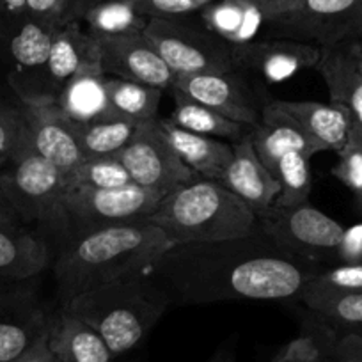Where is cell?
<instances>
[{
    "mask_svg": "<svg viewBox=\"0 0 362 362\" xmlns=\"http://www.w3.org/2000/svg\"><path fill=\"white\" fill-rule=\"evenodd\" d=\"M318 270L257 229L242 238L173 245L149 272L173 305H204L298 298Z\"/></svg>",
    "mask_w": 362,
    "mask_h": 362,
    "instance_id": "obj_1",
    "label": "cell"
},
{
    "mask_svg": "<svg viewBox=\"0 0 362 362\" xmlns=\"http://www.w3.org/2000/svg\"><path fill=\"white\" fill-rule=\"evenodd\" d=\"M173 245L162 229L149 222L96 229L71 240L54 261L61 302L135 272L151 270Z\"/></svg>",
    "mask_w": 362,
    "mask_h": 362,
    "instance_id": "obj_2",
    "label": "cell"
},
{
    "mask_svg": "<svg viewBox=\"0 0 362 362\" xmlns=\"http://www.w3.org/2000/svg\"><path fill=\"white\" fill-rule=\"evenodd\" d=\"M170 305L165 288L146 270L93 288L62 308L89 323L119 357L151 332Z\"/></svg>",
    "mask_w": 362,
    "mask_h": 362,
    "instance_id": "obj_3",
    "label": "cell"
},
{
    "mask_svg": "<svg viewBox=\"0 0 362 362\" xmlns=\"http://www.w3.org/2000/svg\"><path fill=\"white\" fill-rule=\"evenodd\" d=\"M148 222L162 229L174 245L242 238L259 229L245 201L203 176L170 190Z\"/></svg>",
    "mask_w": 362,
    "mask_h": 362,
    "instance_id": "obj_4",
    "label": "cell"
},
{
    "mask_svg": "<svg viewBox=\"0 0 362 362\" xmlns=\"http://www.w3.org/2000/svg\"><path fill=\"white\" fill-rule=\"evenodd\" d=\"M0 189L23 224H37L54 235L62 250L71 242L64 208L66 180L34 149L33 141L0 170Z\"/></svg>",
    "mask_w": 362,
    "mask_h": 362,
    "instance_id": "obj_5",
    "label": "cell"
},
{
    "mask_svg": "<svg viewBox=\"0 0 362 362\" xmlns=\"http://www.w3.org/2000/svg\"><path fill=\"white\" fill-rule=\"evenodd\" d=\"M142 36L176 75L236 71L233 45L187 16L151 18Z\"/></svg>",
    "mask_w": 362,
    "mask_h": 362,
    "instance_id": "obj_6",
    "label": "cell"
},
{
    "mask_svg": "<svg viewBox=\"0 0 362 362\" xmlns=\"http://www.w3.org/2000/svg\"><path fill=\"white\" fill-rule=\"evenodd\" d=\"M257 217V228L281 249L313 264L336 257L344 228L309 203L297 206L272 204Z\"/></svg>",
    "mask_w": 362,
    "mask_h": 362,
    "instance_id": "obj_7",
    "label": "cell"
},
{
    "mask_svg": "<svg viewBox=\"0 0 362 362\" xmlns=\"http://www.w3.org/2000/svg\"><path fill=\"white\" fill-rule=\"evenodd\" d=\"M165 194L135 183L119 189H66L64 208L71 240L112 226L148 222Z\"/></svg>",
    "mask_w": 362,
    "mask_h": 362,
    "instance_id": "obj_8",
    "label": "cell"
},
{
    "mask_svg": "<svg viewBox=\"0 0 362 362\" xmlns=\"http://www.w3.org/2000/svg\"><path fill=\"white\" fill-rule=\"evenodd\" d=\"M267 25L276 37L322 48L355 43L362 37V0H302L295 11Z\"/></svg>",
    "mask_w": 362,
    "mask_h": 362,
    "instance_id": "obj_9",
    "label": "cell"
},
{
    "mask_svg": "<svg viewBox=\"0 0 362 362\" xmlns=\"http://www.w3.org/2000/svg\"><path fill=\"white\" fill-rule=\"evenodd\" d=\"M116 156L135 185L165 196L197 176L173 148L158 117L142 121L132 141Z\"/></svg>",
    "mask_w": 362,
    "mask_h": 362,
    "instance_id": "obj_10",
    "label": "cell"
},
{
    "mask_svg": "<svg viewBox=\"0 0 362 362\" xmlns=\"http://www.w3.org/2000/svg\"><path fill=\"white\" fill-rule=\"evenodd\" d=\"M61 27L27 16L6 34L9 59L8 83L20 102H43L45 68L54 37Z\"/></svg>",
    "mask_w": 362,
    "mask_h": 362,
    "instance_id": "obj_11",
    "label": "cell"
},
{
    "mask_svg": "<svg viewBox=\"0 0 362 362\" xmlns=\"http://www.w3.org/2000/svg\"><path fill=\"white\" fill-rule=\"evenodd\" d=\"M34 279L0 288V362H13L48 330L47 308Z\"/></svg>",
    "mask_w": 362,
    "mask_h": 362,
    "instance_id": "obj_12",
    "label": "cell"
},
{
    "mask_svg": "<svg viewBox=\"0 0 362 362\" xmlns=\"http://www.w3.org/2000/svg\"><path fill=\"white\" fill-rule=\"evenodd\" d=\"M173 87L236 123L250 128L261 123L263 110L238 69L229 73L176 75Z\"/></svg>",
    "mask_w": 362,
    "mask_h": 362,
    "instance_id": "obj_13",
    "label": "cell"
},
{
    "mask_svg": "<svg viewBox=\"0 0 362 362\" xmlns=\"http://www.w3.org/2000/svg\"><path fill=\"white\" fill-rule=\"evenodd\" d=\"M96 41L105 75L158 87L167 93L173 89L176 73L163 62L142 33L96 37Z\"/></svg>",
    "mask_w": 362,
    "mask_h": 362,
    "instance_id": "obj_14",
    "label": "cell"
},
{
    "mask_svg": "<svg viewBox=\"0 0 362 362\" xmlns=\"http://www.w3.org/2000/svg\"><path fill=\"white\" fill-rule=\"evenodd\" d=\"M238 71L252 73L267 83H279L300 73L316 68L322 57V47L288 37L252 40L233 47Z\"/></svg>",
    "mask_w": 362,
    "mask_h": 362,
    "instance_id": "obj_15",
    "label": "cell"
},
{
    "mask_svg": "<svg viewBox=\"0 0 362 362\" xmlns=\"http://www.w3.org/2000/svg\"><path fill=\"white\" fill-rule=\"evenodd\" d=\"M22 112L34 149L66 177L83 162L75 124L55 102H22Z\"/></svg>",
    "mask_w": 362,
    "mask_h": 362,
    "instance_id": "obj_16",
    "label": "cell"
},
{
    "mask_svg": "<svg viewBox=\"0 0 362 362\" xmlns=\"http://www.w3.org/2000/svg\"><path fill=\"white\" fill-rule=\"evenodd\" d=\"M87 69H102L98 41L80 22H68L57 30L43 76V102H57L62 87Z\"/></svg>",
    "mask_w": 362,
    "mask_h": 362,
    "instance_id": "obj_17",
    "label": "cell"
},
{
    "mask_svg": "<svg viewBox=\"0 0 362 362\" xmlns=\"http://www.w3.org/2000/svg\"><path fill=\"white\" fill-rule=\"evenodd\" d=\"M217 181L245 201L256 215L279 197V183L257 156L250 134L233 142V158Z\"/></svg>",
    "mask_w": 362,
    "mask_h": 362,
    "instance_id": "obj_18",
    "label": "cell"
},
{
    "mask_svg": "<svg viewBox=\"0 0 362 362\" xmlns=\"http://www.w3.org/2000/svg\"><path fill=\"white\" fill-rule=\"evenodd\" d=\"M52 261L43 233L23 224H0V288L36 279Z\"/></svg>",
    "mask_w": 362,
    "mask_h": 362,
    "instance_id": "obj_19",
    "label": "cell"
},
{
    "mask_svg": "<svg viewBox=\"0 0 362 362\" xmlns=\"http://www.w3.org/2000/svg\"><path fill=\"white\" fill-rule=\"evenodd\" d=\"M297 123L316 151H339L354 124L350 110L339 103L274 102Z\"/></svg>",
    "mask_w": 362,
    "mask_h": 362,
    "instance_id": "obj_20",
    "label": "cell"
},
{
    "mask_svg": "<svg viewBox=\"0 0 362 362\" xmlns=\"http://www.w3.org/2000/svg\"><path fill=\"white\" fill-rule=\"evenodd\" d=\"M48 339L57 362H114L116 358L89 323L64 308L52 315Z\"/></svg>",
    "mask_w": 362,
    "mask_h": 362,
    "instance_id": "obj_21",
    "label": "cell"
},
{
    "mask_svg": "<svg viewBox=\"0 0 362 362\" xmlns=\"http://www.w3.org/2000/svg\"><path fill=\"white\" fill-rule=\"evenodd\" d=\"M250 141L259 160L270 173H274L281 156L288 151H304L311 158L318 155L316 148L297 127V123L274 102L263 109L261 123L250 130Z\"/></svg>",
    "mask_w": 362,
    "mask_h": 362,
    "instance_id": "obj_22",
    "label": "cell"
},
{
    "mask_svg": "<svg viewBox=\"0 0 362 362\" xmlns=\"http://www.w3.org/2000/svg\"><path fill=\"white\" fill-rule=\"evenodd\" d=\"M316 69L329 89L330 102L346 107L362 124V75L355 66L354 43L322 48Z\"/></svg>",
    "mask_w": 362,
    "mask_h": 362,
    "instance_id": "obj_23",
    "label": "cell"
},
{
    "mask_svg": "<svg viewBox=\"0 0 362 362\" xmlns=\"http://www.w3.org/2000/svg\"><path fill=\"white\" fill-rule=\"evenodd\" d=\"M163 132L181 160L197 174L217 181L233 158V144L208 135L194 134L174 124L169 117L160 119Z\"/></svg>",
    "mask_w": 362,
    "mask_h": 362,
    "instance_id": "obj_24",
    "label": "cell"
},
{
    "mask_svg": "<svg viewBox=\"0 0 362 362\" xmlns=\"http://www.w3.org/2000/svg\"><path fill=\"white\" fill-rule=\"evenodd\" d=\"M201 20L233 47L256 40L261 25L267 23L252 0H214L201 9Z\"/></svg>",
    "mask_w": 362,
    "mask_h": 362,
    "instance_id": "obj_25",
    "label": "cell"
},
{
    "mask_svg": "<svg viewBox=\"0 0 362 362\" xmlns=\"http://www.w3.org/2000/svg\"><path fill=\"white\" fill-rule=\"evenodd\" d=\"M103 69H87L73 76L57 98V105L73 123H87L110 112Z\"/></svg>",
    "mask_w": 362,
    "mask_h": 362,
    "instance_id": "obj_26",
    "label": "cell"
},
{
    "mask_svg": "<svg viewBox=\"0 0 362 362\" xmlns=\"http://www.w3.org/2000/svg\"><path fill=\"white\" fill-rule=\"evenodd\" d=\"M170 96L174 100V110L169 119L177 127L194 132L199 135H208L214 139H228L231 142H238L245 135L250 134L252 128L242 123L229 119L222 114L215 112L210 107L203 105L189 95L181 93L180 89H170Z\"/></svg>",
    "mask_w": 362,
    "mask_h": 362,
    "instance_id": "obj_27",
    "label": "cell"
},
{
    "mask_svg": "<svg viewBox=\"0 0 362 362\" xmlns=\"http://www.w3.org/2000/svg\"><path fill=\"white\" fill-rule=\"evenodd\" d=\"M73 124L83 158H98L117 155L132 141L141 123L109 112L87 123Z\"/></svg>",
    "mask_w": 362,
    "mask_h": 362,
    "instance_id": "obj_28",
    "label": "cell"
},
{
    "mask_svg": "<svg viewBox=\"0 0 362 362\" xmlns=\"http://www.w3.org/2000/svg\"><path fill=\"white\" fill-rule=\"evenodd\" d=\"M298 298L325 323L362 336V291H332L309 281Z\"/></svg>",
    "mask_w": 362,
    "mask_h": 362,
    "instance_id": "obj_29",
    "label": "cell"
},
{
    "mask_svg": "<svg viewBox=\"0 0 362 362\" xmlns=\"http://www.w3.org/2000/svg\"><path fill=\"white\" fill-rule=\"evenodd\" d=\"M105 83L110 112L139 123L156 119L160 100L165 90L110 75H107Z\"/></svg>",
    "mask_w": 362,
    "mask_h": 362,
    "instance_id": "obj_30",
    "label": "cell"
},
{
    "mask_svg": "<svg viewBox=\"0 0 362 362\" xmlns=\"http://www.w3.org/2000/svg\"><path fill=\"white\" fill-rule=\"evenodd\" d=\"M82 22L93 36L105 37L142 33L149 20L135 9L132 0H98L87 9Z\"/></svg>",
    "mask_w": 362,
    "mask_h": 362,
    "instance_id": "obj_31",
    "label": "cell"
},
{
    "mask_svg": "<svg viewBox=\"0 0 362 362\" xmlns=\"http://www.w3.org/2000/svg\"><path fill=\"white\" fill-rule=\"evenodd\" d=\"M274 177L279 183L277 206H297L308 203L313 189L311 156L304 151H288L281 156L274 169Z\"/></svg>",
    "mask_w": 362,
    "mask_h": 362,
    "instance_id": "obj_32",
    "label": "cell"
},
{
    "mask_svg": "<svg viewBox=\"0 0 362 362\" xmlns=\"http://www.w3.org/2000/svg\"><path fill=\"white\" fill-rule=\"evenodd\" d=\"M134 183L116 155L86 158L68 177L66 189H119Z\"/></svg>",
    "mask_w": 362,
    "mask_h": 362,
    "instance_id": "obj_33",
    "label": "cell"
},
{
    "mask_svg": "<svg viewBox=\"0 0 362 362\" xmlns=\"http://www.w3.org/2000/svg\"><path fill=\"white\" fill-rule=\"evenodd\" d=\"M30 142L29 128L22 112V102L0 98V169H4Z\"/></svg>",
    "mask_w": 362,
    "mask_h": 362,
    "instance_id": "obj_34",
    "label": "cell"
},
{
    "mask_svg": "<svg viewBox=\"0 0 362 362\" xmlns=\"http://www.w3.org/2000/svg\"><path fill=\"white\" fill-rule=\"evenodd\" d=\"M339 162L332 169L337 180L354 190L355 196L362 194V124L354 121L346 142L337 151Z\"/></svg>",
    "mask_w": 362,
    "mask_h": 362,
    "instance_id": "obj_35",
    "label": "cell"
},
{
    "mask_svg": "<svg viewBox=\"0 0 362 362\" xmlns=\"http://www.w3.org/2000/svg\"><path fill=\"white\" fill-rule=\"evenodd\" d=\"M337 334L332 329L323 325L322 329L300 336L291 341L281 354L274 358V362H320L322 351Z\"/></svg>",
    "mask_w": 362,
    "mask_h": 362,
    "instance_id": "obj_36",
    "label": "cell"
},
{
    "mask_svg": "<svg viewBox=\"0 0 362 362\" xmlns=\"http://www.w3.org/2000/svg\"><path fill=\"white\" fill-rule=\"evenodd\" d=\"M311 283L332 291H362V261L341 263L330 270H318Z\"/></svg>",
    "mask_w": 362,
    "mask_h": 362,
    "instance_id": "obj_37",
    "label": "cell"
},
{
    "mask_svg": "<svg viewBox=\"0 0 362 362\" xmlns=\"http://www.w3.org/2000/svg\"><path fill=\"white\" fill-rule=\"evenodd\" d=\"M214 0H132L144 18H174L189 16L194 11H201Z\"/></svg>",
    "mask_w": 362,
    "mask_h": 362,
    "instance_id": "obj_38",
    "label": "cell"
},
{
    "mask_svg": "<svg viewBox=\"0 0 362 362\" xmlns=\"http://www.w3.org/2000/svg\"><path fill=\"white\" fill-rule=\"evenodd\" d=\"M320 362H362V336L355 332L336 336L322 351Z\"/></svg>",
    "mask_w": 362,
    "mask_h": 362,
    "instance_id": "obj_39",
    "label": "cell"
},
{
    "mask_svg": "<svg viewBox=\"0 0 362 362\" xmlns=\"http://www.w3.org/2000/svg\"><path fill=\"white\" fill-rule=\"evenodd\" d=\"M66 0H27V15L50 25H64Z\"/></svg>",
    "mask_w": 362,
    "mask_h": 362,
    "instance_id": "obj_40",
    "label": "cell"
},
{
    "mask_svg": "<svg viewBox=\"0 0 362 362\" xmlns=\"http://www.w3.org/2000/svg\"><path fill=\"white\" fill-rule=\"evenodd\" d=\"M337 259L341 263H357L362 261V222L344 229L343 240L337 249Z\"/></svg>",
    "mask_w": 362,
    "mask_h": 362,
    "instance_id": "obj_41",
    "label": "cell"
},
{
    "mask_svg": "<svg viewBox=\"0 0 362 362\" xmlns=\"http://www.w3.org/2000/svg\"><path fill=\"white\" fill-rule=\"evenodd\" d=\"M27 16V0H0V33L4 36Z\"/></svg>",
    "mask_w": 362,
    "mask_h": 362,
    "instance_id": "obj_42",
    "label": "cell"
},
{
    "mask_svg": "<svg viewBox=\"0 0 362 362\" xmlns=\"http://www.w3.org/2000/svg\"><path fill=\"white\" fill-rule=\"evenodd\" d=\"M13 362H57V357L50 346V339H48V330Z\"/></svg>",
    "mask_w": 362,
    "mask_h": 362,
    "instance_id": "obj_43",
    "label": "cell"
},
{
    "mask_svg": "<svg viewBox=\"0 0 362 362\" xmlns=\"http://www.w3.org/2000/svg\"><path fill=\"white\" fill-rule=\"evenodd\" d=\"M252 2L259 8V11L263 13L267 23L272 22V20L279 18V16L286 15V13L293 11L291 0H252Z\"/></svg>",
    "mask_w": 362,
    "mask_h": 362,
    "instance_id": "obj_44",
    "label": "cell"
},
{
    "mask_svg": "<svg viewBox=\"0 0 362 362\" xmlns=\"http://www.w3.org/2000/svg\"><path fill=\"white\" fill-rule=\"evenodd\" d=\"M98 0H66L64 23L68 22H82V16L86 15L90 6H95Z\"/></svg>",
    "mask_w": 362,
    "mask_h": 362,
    "instance_id": "obj_45",
    "label": "cell"
},
{
    "mask_svg": "<svg viewBox=\"0 0 362 362\" xmlns=\"http://www.w3.org/2000/svg\"><path fill=\"white\" fill-rule=\"evenodd\" d=\"M0 224H23L13 206L9 204L8 197L4 196L2 189H0Z\"/></svg>",
    "mask_w": 362,
    "mask_h": 362,
    "instance_id": "obj_46",
    "label": "cell"
},
{
    "mask_svg": "<svg viewBox=\"0 0 362 362\" xmlns=\"http://www.w3.org/2000/svg\"><path fill=\"white\" fill-rule=\"evenodd\" d=\"M208 362H236V357L231 350H228V348H221V350H218Z\"/></svg>",
    "mask_w": 362,
    "mask_h": 362,
    "instance_id": "obj_47",
    "label": "cell"
},
{
    "mask_svg": "<svg viewBox=\"0 0 362 362\" xmlns=\"http://www.w3.org/2000/svg\"><path fill=\"white\" fill-rule=\"evenodd\" d=\"M354 57H355V66H357L358 73L362 75V47L355 41L354 43Z\"/></svg>",
    "mask_w": 362,
    "mask_h": 362,
    "instance_id": "obj_48",
    "label": "cell"
},
{
    "mask_svg": "<svg viewBox=\"0 0 362 362\" xmlns=\"http://www.w3.org/2000/svg\"><path fill=\"white\" fill-rule=\"evenodd\" d=\"M291 4H293V11H295V9L302 4V0H291Z\"/></svg>",
    "mask_w": 362,
    "mask_h": 362,
    "instance_id": "obj_49",
    "label": "cell"
},
{
    "mask_svg": "<svg viewBox=\"0 0 362 362\" xmlns=\"http://www.w3.org/2000/svg\"><path fill=\"white\" fill-rule=\"evenodd\" d=\"M357 201H358V206H361V210H362V194H358Z\"/></svg>",
    "mask_w": 362,
    "mask_h": 362,
    "instance_id": "obj_50",
    "label": "cell"
}]
</instances>
